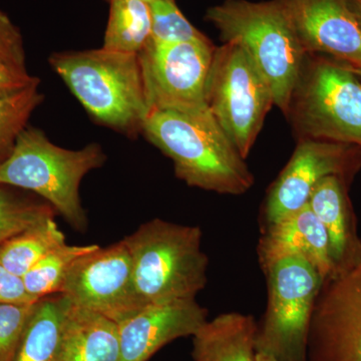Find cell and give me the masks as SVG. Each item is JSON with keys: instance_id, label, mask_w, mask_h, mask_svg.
Returning <instances> with one entry per match:
<instances>
[{"instance_id": "6da1fadb", "label": "cell", "mask_w": 361, "mask_h": 361, "mask_svg": "<svg viewBox=\"0 0 361 361\" xmlns=\"http://www.w3.org/2000/svg\"><path fill=\"white\" fill-rule=\"evenodd\" d=\"M142 134L172 160L176 177L188 186L233 196L253 187L247 159L209 109L152 111Z\"/></svg>"}, {"instance_id": "7a4b0ae2", "label": "cell", "mask_w": 361, "mask_h": 361, "mask_svg": "<svg viewBox=\"0 0 361 361\" xmlns=\"http://www.w3.org/2000/svg\"><path fill=\"white\" fill-rule=\"evenodd\" d=\"M49 61L97 122L128 135L142 133L149 110L139 54L101 47L56 52Z\"/></svg>"}, {"instance_id": "3957f363", "label": "cell", "mask_w": 361, "mask_h": 361, "mask_svg": "<svg viewBox=\"0 0 361 361\" xmlns=\"http://www.w3.org/2000/svg\"><path fill=\"white\" fill-rule=\"evenodd\" d=\"M141 307L196 298L208 283L209 257L199 226L155 218L123 239Z\"/></svg>"}, {"instance_id": "277c9868", "label": "cell", "mask_w": 361, "mask_h": 361, "mask_svg": "<svg viewBox=\"0 0 361 361\" xmlns=\"http://www.w3.org/2000/svg\"><path fill=\"white\" fill-rule=\"evenodd\" d=\"M106 161L103 147L97 142L78 149L61 148L39 128L28 125L13 153L0 165V184L35 195L73 229L85 232L89 222L80 199V184Z\"/></svg>"}, {"instance_id": "5b68a950", "label": "cell", "mask_w": 361, "mask_h": 361, "mask_svg": "<svg viewBox=\"0 0 361 361\" xmlns=\"http://www.w3.org/2000/svg\"><path fill=\"white\" fill-rule=\"evenodd\" d=\"M205 18L223 42L243 47L285 115L306 52L281 0H225L210 7Z\"/></svg>"}, {"instance_id": "8992f818", "label": "cell", "mask_w": 361, "mask_h": 361, "mask_svg": "<svg viewBox=\"0 0 361 361\" xmlns=\"http://www.w3.org/2000/svg\"><path fill=\"white\" fill-rule=\"evenodd\" d=\"M285 116L297 140L361 149V78L336 59L305 54Z\"/></svg>"}, {"instance_id": "52a82bcc", "label": "cell", "mask_w": 361, "mask_h": 361, "mask_svg": "<svg viewBox=\"0 0 361 361\" xmlns=\"http://www.w3.org/2000/svg\"><path fill=\"white\" fill-rule=\"evenodd\" d=\"M267 305L257 322V353L276 361H307L313 308L322 279L300 256H284L261 266Z\"/></svg>"}, {"instance_id": "ba28073f", "label": "cell", "mask_w": 361, "mask_h": 361, "mask_svg": "<svg viewBox=\"0 0 361 361\" xmlns=\"http://www.w3.org/2000/svg\"><path fill=\"white\" fill-rule=\"evenodd\" d=\"M205 99L240 154L248 158L274 99L265 78L241 45L224 42L216 47Z\"/></svg>"}, {"instance_id": "9c48e42d", "label": "cell", "mask_w": 361, "mask_h": 361, "mask_svg": "<svg viewBox=\"0 0 361 361\" xmlns=\"http://www.w3.org/2000/svg\"><path fill=\"white\" fill-rule=\"evenodd\" d=\"M215 49L210 39L175 44L149 39L139 54L149 114L208 109L206 84Z\"/></svg>"}, {"instance_id": "30bf717a", "label": "cell", "mask_w": 361, "mask_h": 361, "mask_svg": "<svg viewBox=\"0 0 361 361\" xmlns=\"http://www.w3.org/2000/svg\"><path fill=\"white\" fill-rule=\"evenodd\" d=\"M307 361H361V249L322 280L311 317Z\"/></svg>"}, {"instance_id": "8fae6325", "label": "cell", "mask_w": 361, "mask_h": 361, "mask_svg": "<svg viewBox=\"0 0 361 361\" xmlns=\"http://www.w3.org/2000/svg\"><path fill=\"white\" fill-rule=\"evenodd\" d=\"M59 294L73 305L116 323L142 310L135 294L132 257L125 241L87 252L73 263Z\"/></svg>"}, {"instance_id": "7c38bea8", "label": "cell", "mask_w": 361, "mask_h": 361, "mask_svg": "<svg viewBox=\"0 0 361 361\" xmlns=\"http://www.w3.org/2000/svg\"><path fill=\"white\" fill-rule=\"evenodd\" d=\"M361 169V149L353 145L298 140L290 160L268 190L262 208V228L308 205L323 179L341 176L353 179Z\"/></svg>"}, {"instance_id": "4fadbf2b", "label": "cell", "mask_w": 361, "mask_h": 361, "mask_svg": "<svg viewBox=\"0 0 361 361\" xmlns=\"http://www.w3.org/2000/svg\"><path fill=\"white\" fill-rule=\"evenodd\" d=\"M306 54L336 59L361 75V21L349 0H281Z\"/></svg>"}, {"instance_id": "5bb4252c", "label": "cell", "mask_w": 361, "mask_h": 361, "mask_svg": "<svg viewBox=\"0 0 361 361\" xmlns=\"http://www.w3.org/2000/svg\"><path fill=\"white\" fill-rule=\"evenodd\" d=\"M208 320V310L196 298L142 307L118 323L121 361H148L161 348L193 336Z\"/></svg>"}, {"instance_id": "9a60e30c", "label": "cell", "mask_w": 361, "mask_h": 361, "mask_svg": "<svg viewBox=\"0 0 361 361\" xmlns=\"http://www.w3.org/2000/svg\"><path fill=\"white\" fill-rule=\"evenodd\" d=\"M257 255L260 267L284 256H300L317 270L322 280L334 272L329 236L308 205L262 228Z\"/></svg>"}, {"instance_id": "2e32d148", "label": "cell", "mask_w": 361, "mask_h": 361, "mask_svg": "<svg viewBox=\"0 0 361 361\" xmlns=\"http://www.w3.org/2000/svg\"><path fill=\"white\" fill-rule=\"evenodd\" d=\"M350 182L341 176H329L314 188L308 201L329 236L334 271L348 264L361 249V237L356 230L355 215L348 196Z\"/></svg>"}, {"instance_id": "e0dca14e", "label": "cell", "mask_w": 361, "mask_h": 361, "mask_svg": "<svg viewBox=\"0 0 361 361\" xmlns=\"http://www.w3.org/2000/svg\"><path fill=\"white\" fill-rule=\"evenodd\" d=\"M54 361H121L118 323L68 301Z\"/></svg>"}, {"instance_id": "ac0fdd59", "label": "cell", "mask_w": 361, "mask_h": 361, "mask_svg": "<svg viewBox=\"0 0 361 361\" xmlns=\"http://www.w3.org/2000/svg\"><path fill=\"white\" fill-rule=\"evenodd\" d=\"M257 322L250 314L222 313L192 336L194 361H257Z\"/></svg>"}, {"instance_id": "d6986e66", "label": "cell", "mask_w": 361, "mask_h": 361, "mask_svg": "<svg viewBox=\"0 0 361 361\" xmlns=\"http://www.w3.org/2000/svg\"><path fill=\"white\" fill-rule=\"evenodd\" d=\"M68 301L61 294L35 303L14 361H54Z\"/></svg>"}, {"instance_id": "ffe728a7", "label": "cell", "mask_w": 361, "mask_h": 361, "mask_svg": "<svg viewBox=\"0 0 361 361\" xmlns=\"http://www.w3.org/2000/svg\"><path fill=\"white\" fill-rule=\"evenodd\" d=\"M110 4L104 49L139 54L152 37L149 6L141 0H108Z\"/></svg>"}, {"instance_id": "44dd1931", "label": "cell", "mask_w": 361, "mask_h": 361, "mask_svg": "<svg viewBox=\"0 0 361 361\" xmlns=\"http://www.w3.org/2000/svg\"><path fill=\"white\" fill-rule=\"evenodd\" d=\"M66 243L65 233L54 217H49L2 243L0 261L7 269L23 277L40 259Z\"/></svg>"}, {"instance_id": "7402d4cb", "label": "cell", "mask_w": 361, "mask_h": 361, "mask_svg": "<svg viewBox=\"0 0 361 361\" xmlns=\"http://www.w3.org/2000/svg\"><path fill=\"white\" fill-rule=\"evenodd\" d=\"M97 245H68L63 244L40 259L23 275L26 290L35 300L59 294L71 266L80 256Z\"/></svg>"}, {"instance_id": "603a6c76", "label": "cell", "mask_w": 361, "mask_h": 361, "mask_svg": "<svg viewBox=\"0 0 361 361\" xmlns=\"http://www.w3.org/2000/svg\"><path fill=\"white\" fill-rule=\"evenodd\" d=\"M25 192L0 184V245L40 221L56 216L49 203Z\"/></svg>"}, {"instance_id": "cb8c5ba5", "label": "cell", "mask_w": 361, "mask_h": 361, "mask_svg": "<svg viewBox=\"0 0 361 361\" xmlns=\"http://www.w3.org/2000/svg\"><path fill=\"white\" fill-rule=\"evenodd\" d=\"M39 84L0 99V165L13 153L21 132L44 102V94L40 92Z\"/></svg>"}, {"instance_id": "d4e9b609", "label": "cell", "mask_w": 361, "mask_h": 361, "mask_svg": "<svg viewBox=\"0 0 361 361\" xmlns=\"http://www.w3.org/2000/svg\"><path fill=\"white\" fill-rule=\"evenodd\" d=\"M152 37L159 42H190L209 39L185 18L176 0H154L149 4Z\"/></svg>"}, {"instance_id": "484cf974", "label": "cell", "mask_w": 361, "mask_h": 361, "mask_svg": "<svg viewBox=\"0 0 361 361\" xmlns=\"http://www.w3.org/2000/svg\"><path fill=\"white\" fill-rule=\"evenodd\" d=\"M35 303L0 304V361H14Z\"/></svg>"}, {"instance_id": "4316f807", "label": "cell", "mask_w": 361, "mask_h": 361, "mask_svg": "<svg viewBox=\"0 0 361 361\" xmlns=\"http://www.w3.org/2000/svg\"><path fill=\"white\" fill-rule=\"evenodd\" d=\"M0 59L21 71L26 68L25 44L20 28L0 9Z\"/></svg>"}, {"instance_id": "83f0119b", "label": "cell", "mask_w": 361, "mask_h": 361, "mask_svg": "<svg viewBox=\"0 0 361 361\" xmlns=\"http://www.w3.org/2000/svg\"><path fill=\"white\" fill-rule=\"evenodd\" d=\"M37 301L26 290L23 278L7 269L0 261V304H32Z\"/></svg>"}, {"instance_id": "f1b7e54d", "label": "cell", "mask_w": 361, "mask_h": 361, "mask_svg": "<svg viewBox=\"0 0 361 361\" xmlns=\"http://www.w3.org/2000/svg\"><path fill=\"white\" fill-rule=\"evenodd\" d=\"M39 82V78L33 77L27 71L14 68L0 59V99L13 96Z\"/></svg>"}, {"instance_id": "f546056e", "label": "cell", "mask_w": 361, "mask_h": 361, "mask_svg": "<svg viewBox=\"0 0 361 361\" xmlns=\"http://www.w3.org/2000/svg\"><path fill=\"white\" fill-rule=\"evenodd\" d=\"M349 1H350L353 11H355L356 16L361 21V0H349Z\"/></svg>"}, {"instance_id": "4dcf8cb0", "label": "cell", "mask_w": 361, "mask_h": 361, "mask_svg": "<svg viewBox=\"0 0 361 361\" xmlns=\"http://www.w3.org/2000/svg\"><path fill=\"white\" fill-rule=\"evenodd\" d=\"M257 361H276L272 356L265 355V353H257Z\"/></svg>"}, {"instance_id": "1f68e13d", "label": "cell", "mask_w": 361, "mask_h": 361, "mask_svg": "<svg viewBox=\"0 0 361 361\" xmlns=\"http://www.w3.org/2000/svg\"><path fill=\"white\" fill-rule=\"evenodd\" d=\"M106 1H108V0H106ZM141 1L147 2V4H149L151 2H153L154 0H141Z\"/></svg>"}, {"instance_id": "d6a6232c", "label": "cell", "mask_w": 361, "mask_h": 361, "mask_svg": "<svg viewBox=\"0 0 361 361\" xmlns=\"http://www.w3.org/2000/svg\"><path fill=\"white\" fill-rule=\"evenodd\" d=\"M360 78H361V75H360Z\"/></svg>"}]
</instances>
